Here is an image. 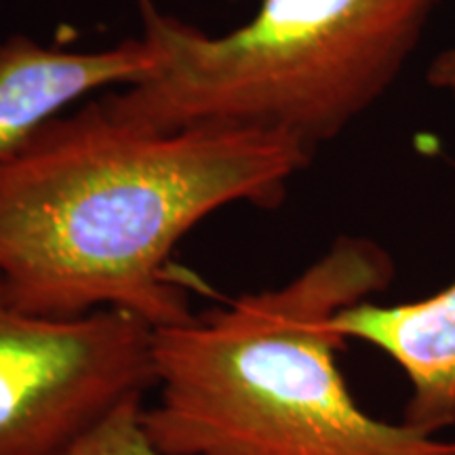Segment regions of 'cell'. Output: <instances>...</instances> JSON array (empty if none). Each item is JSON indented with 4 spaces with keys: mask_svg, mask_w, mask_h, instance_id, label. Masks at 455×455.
Segmentation results:
<instances>
[{
    "mask_svg": "<svg viewBox=\"0 0 455 455\" xmlns=\"http://www.w3.org/2000/svg\"><path fill=\"white\" fill-rule=\"evenodd\" d=\"M426 83H428L430 89L439 91V93L455 101V44L441 51L430 61L428 72H426Z\"/></svg>",
    "mask_w": 455,
    "mask_h": 455,
    "instance_id": "cell-8",
    "label": "cell"
},
{
    "mask_svg": "<svg viewBox=\"0 0 455 455\" xmlns=\"http://www.w3.org/2000/svg\"><path fill=\"white\" fill-rule=\"evenodd\" d=\"M395 272L382 244L344 235L281 287L155 329L146 435L164 455H455V441L369 415L338 367L335 316Z\"/></svg>",
    "mask_w": 455,
    "mask_h": 455,
    "instance_id": "cell-2",
    "label": "cell"
},
{
    "mask_svg": "<svg viewBox=\"0 0 455 455\" xmlns=\"http://www.w3.org/2000/svg\"><path fill=\"white\" fill-rule=\"evenodd\" d=\"M144 401L124 403L61 455H164L141 424Z\"/></svg>",
    "mask_w": 455,
    "mask_h": 455,
    "instance_id": "cell-7",
    "label": "cell"
},
{
    "mask_svg": "<svg viewBox=\"0 0 455 455\" xmlns=\"http://www.w3.org/2000/svg\"><path fill=\"white\" fill-rule=\"evenodd\" d=\"M312 156L266 129L135 127L95 100L0 163V278L32 315L186 321L195 312L169 270L181 238L230 204L278 207Z\"/></svg>",
    "mask_w": 455,
    "mask_h": 455,
    "instance_id": "cell-1",
    "label": "cell"
},
{
    "mask_svg": "<svg viewBox=\"0 0 455 455\" xmlns=\"http://www.w3.org/2000/svg\"><path fill=\"white\" fill-rule=\"evenodd\" d=\"M138 3L156 68L100 100L112 116L155 131L266 129L316 150L384 98L443 0H261L220 36Z\"/></svg>",
    "mask_w": 455,
    "mask_h": 455,
    "instance_id": "cell-3",
    "label": "cell"
},
{
    "mask_svg": "<svg viewBox=\"0 0 455 455\" xmlns=\"http://www.w3.org/2000/svg\"><path fill=\"white\" fill-rule=\"evenodd\" d=\"M156 68L144 38L101 51L47 47L24 34L0 43V163L15 156L38 129L84 95L140 83Z\"/></svg>",
    "mask_w": 455,
    "mask_h": 455,
    "instance_id": "cell-5",
    "label": "cell"
},
{
    "mask_svg": "<svg viewBox=\"0 0 455 455\" xmlns=\"http://www.w3.org/2000/svg\"><path fill=\"white\" fill-rule=\"evenodd\" d=\"M333 327L344 339L384 352L405 371L411 398L403 424L430 436L455 426V281L418 301H361L341 310Z\"/></svg>",
    "mask_w": 455,
    "mask_h": 455,
    "instance_id": "cell-6",
    "label": "cell"
},
{
    "mask_svg": "<svg viewBox=\"0 0 455 455\" xmlns=\"http://www.w3.org/2000/svg\"><path fill=\"white\" fill-rule=\"evenodd\" d=\"M152 329L121 310L32 315L0 278V455H61L155 388Z\"/></svg>",
    "mask_w": 455,
    "mask_h": 455,
    "instance_id": "cell-4",
    "label": "cell"
}]
</instances>
